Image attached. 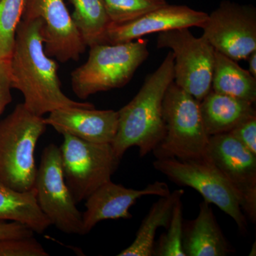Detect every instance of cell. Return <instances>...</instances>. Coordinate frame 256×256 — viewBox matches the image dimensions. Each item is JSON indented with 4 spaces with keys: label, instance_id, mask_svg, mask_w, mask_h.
I'll use <instances>...</instances> for the list:
<instances>
[{
    "label": "cell",
    "instance_id": "cell-1",
    "mask_svg": "<svg viewBox=\"0 0 256 256\" xmlns=\"http://www.w3.org/2000/svg\"><path fill=\"white\" fill-rule=\"evenodd\" d=\"M41 18L22 20L9 60L12 88L24 96V105L37 116L64 108H94V104L69 98L60 88L58 65L45 53Z\"/></svg>",
    "mask_w": 256,
    "mask_h": 256
},
{
    "label": "cell",
    "instance_id": "cell-2",
    "mask_svg": "<svg viewBox=\"0 0 256 256\" xmlns=\"http://www.w3.org/2000/svg\"><path fill=\"white\" fill-rule=\"evenodd\" d=\"M174 58L170 50L158 69L150 74L130 102L118 112V126L112 148L120 159L132 146L140 156L156 149L164 136L162 102L165 92L174 82Z\"/></svg>",
    "mask_w": 256,
    "mask_h": 256
},
{
    "label": "cell",
    "instance_id": "cell-3",
    "mask_svg": "<svg viewBox=\"0 0 256 256\" xmlns=\"http://www.w3.org/2000/svg\"><path fill=\"white\" fill-rule=\"evenodd\" d=\"M46 126L43 117L32 114L24 104L0 122V183L18 192L34 188L35 148Z\"/></svg>",
    "mask_w": 256,
    "mask_h": 256
},
{
    "label": "cell",
    "instance_id": "cell-4",
    "mask_svg": "<svg viewBox=\"0 0 256 256\" xmlns=\"http://www.w3.org/2000/svg\"><path fill=\"white\" fill-rule=\"evenodd\" d=\"M148 40L100 44L90 47L87 62L70 74L72 89L84 100L97 92L124 86L149 56Z\"/></svg>",
    "mask_w": 256,
    "mask_h": 256
},
{
    "label": "cell",
    "instance_id": "cell-5",
    "mask_svg": "<svg viewBox=\"0 0 256 256\" xmlns=\"http://www.w3.org/2000/svg\"><path fill=\"white\" fill-rule=\"evenodd\" d=\"M165 133L154 150L159 158L181 160L205 159L210 136L200 110V101L174 82L166 89L162 102Z\"/></svg>",
    "mask_w": 256,
    "mask_h": 256
},
{
    "label": "cell",
    "instance_id": "cell-6",
    "mask_svg": "<svg viewBox=\"0 0 256 256\" xmlns=\"http://www.w3.org/2000/svg\"><path fill=\"white\" fill-rule=\"evenodd\" d=\"M60 146L62 171L66 184L78 204L111 180L120 159L112 144L88 142L64 134Z\"/></svg>",
    "mask_w": 256,
    "mask_h": 256
},
{
    "label": "cell",
    "instance_id": "cell-7",
    "mask_svg": "<svg viewBox=\"0 0 256 256\" xmlns=\"http://www.w3.org/2000/svg\"><path fill=\"white\" fill-rule=\"evenodd\" d=\"M153 166L170 181L196 190L204 201L232 217L242 233L247 232L246 216L235 188L208 158L192 160L159 158Z\"/></svg>",
    "mask_w": 256,
    "mask_h": 256
},
{
    "label": "cell",
    "instance_id": "cell-8",
    "mask_svg": "<svg viewBox=\"0 0 256 256\" xmlns=\"http://www.w3.org/2000/svg\"><path fill=\"white\" fill-rule=\"evenodd\" d=\"M158 48H169L174 58V82L201 101L212 90L215 50L203 36L196 37L190 28L160 32Z\"/></svg>",
    "mask_w": 256,
    "mask_h": 256
},
{
    "label": "cell",
    "instance_id": "cell-9",
    "mask_svg": "<svg viewBox=\"0 0 256 256\" xmlns=\"http://www.w3.org/2000/svg\"><path fill=\"white\" fill-rule=\"evenodd\" d=\"M34 188L38 206L50 225L65 234L84 235L82 214L66 184L60 148L54 144L44 149Z\"/></svg>",
    "mask_w": 256,
    "mask_h": 256
},
{
    "label": "cell",
    "instance_id": "cell-10",
    "mask_svg": "<svg viewBox=\"0 0 256 256\" xmlns=\"http://www.w3.org/2000/svg\"><path fill=\"white\" fill-rule=\"evenodd\" d=\"M202 36L214 48L236 62L256 50V9L224 0L208 14Z\"/></svg>",
    "mask_w": 256,
    "mask_h": 256
},
{
    "label": "cell",
    "instance_id": "cell-11",
    "mask_svg": "<svg viewBox=\"0 0 256 256\" xmlns=\"http://www.w3.org/2000/svg\"><path fill=\"white\" fill-rule=\"evenodd\" d=\"M207 158L233 186L242 212L256 220V154L230 133L210 136Z\"/></svg>",
    "mask_w": 256,
    "mask_h": 256
},
{
    "label": "cell",
    "instance_id": "cell-12",
    "mask_svg": "<svg viewBox=\"0 0 256 256\" xmlns=\"http://www.w3.org/2000/svg\"><path fill=\"white\" fill-rule=\"evenodd\" d=\"M22 18L42 20L44 48L50 58L60 63L76 62L85 52L86 45L64 0H30Z\"/></svg>",
    "mask_w": 256,
    "mask_h": 256
},
{
    "label": "cell",
    "instance_id": "cell-13",
    "mask_svg": "<svg viewBox=\"0 0 256 256\" xmlns=\"http://www.w3.org/2000/svg\"><path fill=\"white\" fill-rule=\"evenodd\" d=\"M170 193L169 186L162 182L150 184L143 190H134L110 180L86 200V210L82 214L84 235L102 220L132 218L130 208L142 196H165Z\"/></svg>",
    "mask_w": 256,
    "mask_h": 256
},
{
    "label": "cell",
    "instance_id": "cell-14",
    "mask_svg": "<svg viewBox=\"0 0 256 256\" xmlns=\"http://www.w3.org/2000/svg\"><path fill=\"white\" fill-rule=\"evenodd\" d=\"M207 18L208 14L204 12L197 11L186 5L168 4L129 22L110 24L106 32L104 44L126 43L150 34L176 28H202Z\"/></svg>",
    "mask_w": 256,
    "mask_h": 256
},
{
    "label": "cell",
    "instance_id": "cell-15",
    "mask_svg": "<svg viewBox=\"0 0 256 256\" xmlns=\"http://www.w3.org/2000/svg\"><path fill=\"white\" fill-rule=\"evenodd\" d=\"M46 126L60 134H68L99 144H112L118 126V112L85 108H64L44 118Z\"/></svg>",
    "mask_w": 256,
    "mask_h": 256
},
{
    "label": "cell",
    "instance_id": "cell-16",
    "mask_svg": "<svg viewBox=\"0 0 256 256\" xmlns=\"http://www.w3.org/2000/svg\"><path fill=\"white\" fill-rule=\"evenodd\" d=\"M182 247L186 256H226L234 252L204 200L196 218L183 224Z\"/></svg>",
    "mask_w": 256,
    "mask_h": 256
},
{
    "label": "cell",
    "instance_id": "cell-17",
    "mask_svg": "<svg viewBox=\"0 0 256 256\" xmlns=\"http://www.w3.org/2000/svg\"><path fill=\"white\" fill-rule=\"evenodd\" d=\"M200 110L208 136L229 132L256 116L254 104L210 90L201 101Z\"/></svg>",
    "mask_w": 256,
    "mask_h": 256
},
{
    "label": "cell",
    "instance_id": "cell-18",
    "mask_svg": "<svg viewBox=\"0 0 256 256\" xmlns=\"http://www.w3.org/2000/svg\"><path fill=\"white\" fill-rule=\"evenodd\" d=\"M36 196L34 188L18 192L0 183V222H18L34 232L44 233L50 223L40 210Z\"/></svg>",
    "mask_w": 256,
    "mask_h": 256
},
{
    "label": "cell",
    "instance_id": "cell-19",
    "mask_svg": "<svg viewBox=\"0 0 256 256\" xmlns=\"http://www.w3.org/2000/svg\"><path fill=\"white\" fill-rule=\"evenodd\" d=\"M212 90L255 104L256 78L237 62L215 50Z\"/></svg>",
    "mask_w": 256,
    "mask_h": 256
},
{
    "label": "cell",
    "instance_id": "cell-20",
    "mask_svg": "<svg viewBox=\"0 0 256 256\" xmlns=\"http://www.w3.org/2000/svg\"><path fill=\"white\" fill-rule=\"evenodd\" d=\"M184 190H175L161 198L152 206L138 229L134 242L118 256H152L156 245V230L168 228L176 202L184 195Z\"/></svg>",
    "mask_w": 256,
    "mask_h": 256
},
{
    "label": "cell",
    "instance_id": "cell-21",
    "mask_svg": "<svg viewBox=\"0 0 256 256\" xmlns=\"http://www.w3.org/2000/svg\"><path fill=\"white\" fill-rule=\"evenodd\" d=\"M73 5L72 15L76 26L88 47L104 44L111 22L104 0H69Z\"/></svg>",
    "mask_w": 256,
    "mask_h": 256
},
{
    "label": "cell",
    "instance_id": "cell-22",
    "mask_svg": "<svg viewBox=\"0 0 256 256\" xmlns=\"http://www.w3.org/2000/svg\"><path fill=\"white\" fill-rule=\"evenodd\" d=\"M30 0H0V60H10L18 24Z\"/></svg>",
    "mask_w": 256,
    "mask_h": 256
},
{
    "label": "cell",
    "instance_id": "cell-23",
    "mask_svg": "<svg viewBox=\"0 0 256 256\" xmlns=\"http://www.w3.org/2000/svg\"><path fill=\"white\" fill-rule=\"evenodd\" d=\"M111 24L129 22L168 4L166 0H104Z\"/></svg>",
    "mask_w": 256,
    "mask_h": 256
},
{
    "label": "cell",
    "instance_id": "cell-24",
    "mask_svg": "<svg viewBox=\"0 0 256 256\" xmlns=\"http://www.w3.org/2000/svg\"><path fill=\"white\" fill-rule=\"evenodd\" d=\"M182 198L175 203L168 232L160 236L154 245L152 256H186L182 247L183 216Z\"/></svg>",
    "mask_w": 256,
    "mask_h": 256
},
{
    "label": "cell",
    "instance_id": "cell-25",
    "mask_svg": "<svg viewBox=\"0 0 256 256\" xmlns=\"http://www.w3.org/2000/svg\"><path fill=\"white\" fill-rule=\"evenodd\" d=\"M48 256V252L34 236L0 239V256Z\"/></svg>",
    "mask_w": 256,
    "mask_h": 256
},
{
    "label": "cell",
    "instance_id": "cell-26",
    "mask_svg": "<svg viewBox=\"0 0 256 256\" xmlns=\"http://www.w3.org/2000/svg\"><path fill=\"white\" fill-rule=\"evenodd\" d=\"M229 133L256 154V116L242 121Z\"/></svg>",
    "mask_w": 256,
    "mask_h": 256
},
{
    "label": "cell",
    "instance_id": "cell-27",
    "mask_svg": "<svg viewBox=\"0 0 256 256\" xmlns=\"http://www.w3.org/2000/svg\"><path fill=\"white\" fill-rule=\"evenodd\" d=\"M10 84L9 60H0V116L12 101Z\"/></svg>",
    "mask_w": 256,
    "mask_h": 256
},
{
    "label": "cell",
    "instance_id": "cell-28",
    "mask_svg": "<svg viewBox=\"0 0 256 256\" xmlns=\"http://www.w3.org/2000/svg\"><path fill=\"white\" fill-rule=\"evenodd\" d=\"M34 233L31 228L18 222H0V239L26 238L34 236Z\"/></svg>",
    "mask_w": 256,
    "mask_h": 256
},
{
    "label": "cell",
    "instance_id": "cell-29",
    "mask_svg": "<svg viewBox=\"0 0 256 256\" xmlns=\"http://www.w3.org/2000/svg\"><path fill=\"white\" fill-rule=\"evenodd\" d=\"M248 62V72L252 74V76L256 78V50L252 52L248 57L247 60Z\"/></svg>",
    "mask_w": 256,
    "mask_h": 256
}]
</instances>
